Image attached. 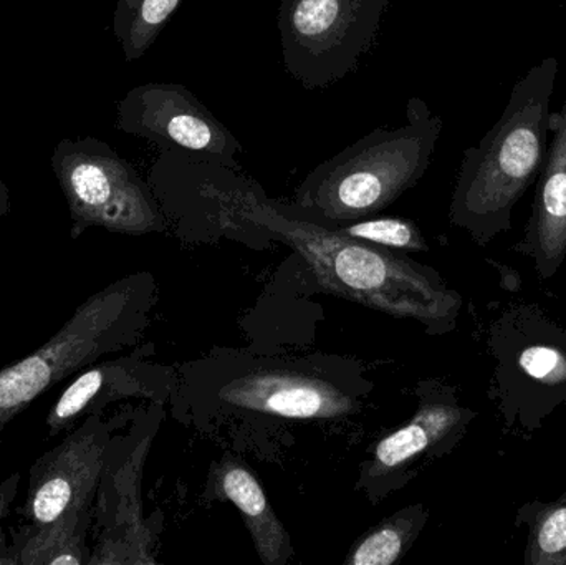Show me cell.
<instances>
[{"label":"cell","instance_id":"cell-1","mask_svg":"<svg viewBox=\"0 0 566 565\" xmlns=\"http://www.w3.org/2000/svg\"><path fill=\"white\" fill-rule=\"evenodd\" d=\"M212 189L232 228H252L289 245L310 265L323 291L389 317L419 322L429 334L454 331L462 297L434 269L268 198L232 166L214 163Z\"/></svg>","mask_w":566,"mask_h":565},{"label":"cell","instance_id":"cell-2","mask_svg":"<svg viewBox=\"0 0 566 565\" xmlns=\"http://www.w3.org/2000/svg\"><path fill=\"white\" fill-rule=\"evenodd\" d=\"M557 75V56L532 66L515 83L497 123L462 156L449 219L481 248L511 231L515 206L541 175Z\"/></svg>","mask_w":566,"mask_h":565},{"label":"cell","instance_id":"cell-3","mask_svg":"<svg viewBox=\"0 0 566 565\" xmlns=\"http://www.w3.org/2000/svg\"><path fill=\"white\" fill-rule=\"evenodd\" d=\"M442 118L412 96L406 123L376 128L326 161L296 188V208L328 224L359 221L385 211L428 171L442 133Z\"/></svg>","mask_w":566,"mask_h":565},{"label":"cell","instance_id":"cell-4","mask_svg":"<svg viewBox=\"0 0 566 565\" xmlns=\"http://www.w3.org/2000/svg\"><path fill=\"white\" fill-rule=\"evenodd\" d=\"M149 272L126 275L90 295L52 338L0 370V433L53 385L142 337L155 305Z\"/></svg>","mask_w":566,"mask_h":565},{"label":"cell","instance_id":"cell-5","mask_svg":"<svg viewBox=\"0 0 566 565\" xmlns=\"http://www.w3.org/2000/svg\"><path fill=\"white\" fill-rule=\"evenodd\" d=\"M491 398L507 430L535 433L566 405V328L537 305L505 308L489 328Z\"/></svg>","mask_w":566,"mask_h":565},{"label":"cell","instance_id":"cell-6","mask_svg":"<svg viewBox=\"0 0 566 565\" xmlns=\"http://www.w3.org/2000/svg\"><path fill=\"white\" fill-rule=\"evenodd\" d=\"M50 161L69 206L70 238L90 228L128 236L166 231L151 186L108 143L95 136L63 138Z\"/></svg>","mask_w":566,"mask_h":565},{"label":"cell","instance_id":"cell-7","mask_svg":"<svg viewBox=\"0 0 566 565\" xmlns=\"http://www.w3.org/2000/svg\"><path fill=\"white\" fill-rule=\"evenodd\" d=\"M391 0H282L283 69L306 90L326 88L358 69L375 46Z\"/></svg>","mask_w":566,"mask_h":565},{"label":"cell","instance_id":"cell-8","mask_svg":"<svg viewBox=\"0 0 566 565\" xmlns=\"http://www.w3.org/2000/svg\"><path fill=\"white\" fill-rule=\"evenodd\" d=\"M151 408L133 421L126 435H113L93 506L98 533L90 565L156 564L151 521L143 516V467L159 425Z\"/></svg>","mask_w":566,"mask_h":565},{"label":"cell","instance_id":"cell-9","mask_svg":"<svg viewBox=\"0 0 566 565\" xmlns=\"http://www.w3.org/2000/svg\"><path fill=\"white\" fill-rule=\"evenodd\" d=\"M418 398L411 420L373 444L359 468L356 486L373 504L405 488L419 461L451 453L475 418V411L459 404L455 391L441 381H422Z\"/></svg>","mask_w":566,"mask_h":565},{"label":"cell","instance_id":"cell-10","mask_svg":"<svg viewBox=\"0 0 566 565\" xmlns=\"http://www.w3.org/2000/svg\"><path fill=\"white\" fill-rule=\"evenodd\" d=\"M116 128L161 149L205 156L232 168L242 151L234 133L179 83L149 82L129 90L116 108Z\"/></svg>","mask_w":566,"mask_h":565},{"label":"cell","instance_id":"cell-11","mask_svg":"<svg viewBox=\"0 0 566 565\" xmlns=\"http://www.w3.org/2000/svg\"><path fill=\"white\" fill-rule=\"evenodd\" d=\"M115 423L99 414L88 415L30 468L27 523L46 524L70 510H93Z\"/></svg>","mask_w":566,"mask_h":565},{"label":"cell","instance_id":"cell-12","mask_svg":"<svg viewBox=\"0 0 566 565\" xmlns=\"http://www.w3.org/2000/svg\"><path fill=\"white\" fill-rule=\"evenodd\" d=\"M222 404L286 420H339L361 410L346 388L302 368L248 372L219 390Z\"/></svg>","mask_w":566,"mask_h":565},{"label":"cell","instance_id":"cell-13","mask_svg":"<svg viewBox=\"0 0 566 565\" xmlns=\"http://www.w3.org/2000/svg\"><path fill=\"white\" fill-rule=\"evenodd\" d=\"M165 391V372L138 357L92 364L78 372L46 415L50 437L70 431L78 420L125 398L159 400Z\"/></svg>","mask_w":566,"mask_h":565},{"label":"cell","instance_id":"cell-14","mask_svg":"<svg viewBox=\"0 0 566 565\" xmlns=\"http://www.w3.org/2000/svg\"><path fill=\"white\" fill-rule=\"evenodd\" d=\"M552 142L535 188L532 215L514 252L531 258L538 278L557 274L566 259V95L552 113Z\"/></svg>","mask_w":566,"mask_h":565},{"label":"cell","instance_id":"cell-15","mask_svg":"<svg viewBox=\"0 0 566 565\" xmlns=\"http://www.w3.org/2000/svg\"><path fill=\"white\" fill-rule=\"evenodd\" d=\"M211 486L219 501H229L238 508L262 564L285 565L292 559L289 533L275 514L264 488L244 461L234 457L222 458L212 470Z\"/></svg>","mask_w":566,"mask_h":565},{"label":"cell","instance_id":"cell-16","mask_svg":"<svg viewBox=\"0 0 566 565\" xmlns=\"http://www.w3.org/2000/svg\"><path fill=\"white\" fill-rule=\"evenodd\" d=\"M92 524L93 510H70L52 523L23 524L10 531L0 565H90L86 536Z\"/></svg>","mask_w":566,"mask_h":565},{"label":"cell","instance_id":"cell-17","mask_svg":"<svg viewBox=\"0 0 566 565\" xmlns=\"http://www.w3.org/2000/svg\"><path fill=\"white\" fill-rule=\"evenodd\" d=\"M429 520L422 504L396 511L376 524L346 556L345 565H395L411 550Z\"/></svg>","mask_w":566,"mask_h":565},{"label":"cell","instance_id":"cell-18","mask_svg":"<svg viewBox=\"0 0 566 565\" xmlns=\"http://www.w3.org/2000/svg\"><path fill=\"white\" fill-rule=\"evenodd\" d=\"M515 526L528 531L525 565H566V491L554 501L522 504Z\"/></svg>","mask_w":566,"mask_h":565},{"label":"cell","instance_id":"cell-19","mask_svg":"<svg viewBox=\"0 0 566 565\" xmlns=\"http://www.w3.org/2000/svg\"><path fill=\"white\" fill-rule=\"evenodd\" d=\"M338 231L392 251L428 252L429 245L421 229L406 218H373L333 224Z\"/></svg>","mask_w":566,"mask_h":565},{"label":"cell","instance_id":"cell-20","mask_svg":"<svg viewBox=\"0 0 566 565\" xmlns=\"http://www.w3.org/2000/svg\"><path fill=\"white\" fill-rule=\"evenodd\" d=\"M181 2L182 0H142L138 3L125 35L119 40L126 62L142 59L148 52Z\"/></svg>","mask_w":566,"mask_h":565},{"label":"cell","instance_id":"cell-21","mask_svg":"<svg viewBox=\"0 0 566 565\" xmlns=\"http://www.w3.org/2000/svg\"><path fill=\"white\" fill-rule=\"evenodd\" d=\"M20 480H22L20 473H13L0 483V556L9 547V540H7L6 530H3V521L9 517L10 511H12L13 501H15L17 493H19Z\"/></svg>","mask_w":566,"mask_h":565},{"label":"cell","instance_id":"cell-22","mask_svg":"<svg viewBox=\"0 0 566 565\" xmlns=\"http://www.w3.org/2000/svg\"><path fill=\"white\" fill-rule=\"evenodd\" d=\"M139 2H142V0H118V3H116L115 15H113V32H115L118 42L123 39V35H125L129 20H132L133 13H135Z\"/></svg>","mask_w":566,"mask_h":565},{"label":"cell","instance_id":"cell-23","mask_svg":"<svg viewBox=\"0 0 566 565\" xmlns=\"http://www.w3.org/2000/svg\"><path fill=\"white\" fill-rule=\"evenodd\" d=\"M10 212V189L6 182L0 181V219Z\"/></svg>","mask_w":566,"mask_h":565}]
</instances>
